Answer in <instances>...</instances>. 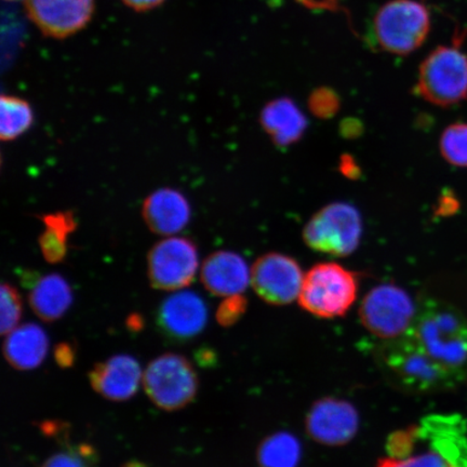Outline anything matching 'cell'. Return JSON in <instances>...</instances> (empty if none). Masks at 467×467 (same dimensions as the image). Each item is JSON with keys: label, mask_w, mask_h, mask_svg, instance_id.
I'll return each mask as SVG.
<instances>
[{"label": "cell", "mask_w": 467, "mask_h": 467, "mask_svg": "<svg viewBox=\"0 0 467 467\" xmlns=\"http://www.w3.org/2000/svg\"><path fill=\"white\" fill-rule=\"evenodd\" d=\"M430 358L462 381L467 372V320L457 308L435 300L420 306L408 330Z\"/></svg>", "instance_id": "obj_1"}, {"label": "cell", "mask_w": 467, "mask_h": 467, "mask_svg": "<svg viewBox=\"0 0 467 467\" xmlns=\"http://www.w3.org/2000/svg\"><path fill=\"white\" fill-rule=\"evenodd\" d=\"M358 294V278L337 263H319L303 280L299 305L319 318L344 317Z\"/></svg>", "instance_id": "obj_2"}, {"label": "cell", "mask_w": 467, "mask_h": 467, "mask_svg": "<svg viewBox=\"0 0 467 467\" xmlns=\"http://www.w3.org/2000/svg\"><path fill=\"white\" fill-rule=\"evenodd\" d=\"M417 91L426 102L440 108L467 100V55L458 45L437 47L424 58Z\"/></svg>", "instance_id": "obj_3"}, {"label": "cell", "mask_w": 467, "mask_h": 467, "mask_svg": "<svg viewBox=\"0 0 467 467\" xmlns=\"http://www.w3.org/2000/svg\"><path fill=\"white\" fill-rule=\"evenodd\" d=\"M373 29L383 50L408 56L428 38L431 16L425 5L417 0H390L379 9Z\"/></svg>", "instance_id": "obj_4"}, {"label": "cell", "mask_w": 467, "mask_h": 467, "mask_svg": "<svg viewBox=\"0 0 467 467\" xmlns=\"http://www.w3.org/2000/svg\"><path fill=\"white\" fill-rule=\"evenodd\" d=\"M382 358L397 381L414 392L447 389L460 382L431 359L408 331L389 341L383 350Z\"/></svg>", "instance_id": "obj_5"}, {"label": "cell", "mask_w": 467, "mask_h": 467, "mask_svg": "<svg viewBox=\"0 0 467 467\" xmlns=\"http://www.w3.org/2000/svg\"><path fill=\"white\" fill-rule=\"evenodd\" d=\"M363 221L358 210L346 202H335L319 210L303 230L307 246L318 253L347 256L358 249Z\"/></svg>", "instance_id": "obj_6"}, {"label": "cell", "mask_w": 467, "mask_h": 467, "mask_svg": "<svg viewBox=\"0 0 467 467\" xmlns=\"http://www.w3.org/2000/svg\"><path fill=\"white\" fill-rule=\"evenodd\" d=\"M142 381L150 400L166 411L179 410L191 404L198 389L194 367L177 354L161 355L151 361Z\"/></svg>", "instance_id": "obj_7"}, {"label": "cell", "mask_w": 467, "mask_h": 467, "mask_svg": "<svg viewBox=\"0 0 467 467\" xmlns=\"http://www.w3.org/2000/svg\"><path fill=\"white\" fill-rule=\"evenodd\" d=\"M416 314L410 296L394 285H379L368 292L359 308L365 328L389 341L410 329Z\"/></svg>", "instance_id": "obj_8"}, {"label": "cell", "mask_w": 467, "mask_h": 467, "mask_svg": "<svg viewBox=\"0 0 467 467\" xmlns=\"http://www.w3.org/2000/svg\"><path fill=\"white\" fill-rule=\"evenodd\" d=\"M195 244L184 237L169 236L154 244L148 255L151 287L179 291L192 283L198 271Z\"/></svg>", "instance_id": "obj_9"}, {"label": "cell", "mask_w": 467, "mask_h": 467, "mask_svg": "<svg viewBox=\"0 0 467 467\" xmlns=\"http://www.w3.org/2000/svg\"><path fill=\"white\" fill-rule=\"evenodd\" d=\"M303 280L299 263L282 254L262 255L251 268V285L273 306H287L299 299Z\"/></svg>", "instance_id": "obj_10"}, {"label": "cell", "mask_w": 467, "mask_h": 467, "mask_svg": "<svg viewBox=\"0 0 467 467\" xmlns=\"http://www.w3.org/2000/svg\"><path fill=\"white\" fill-rule=\"evenodd\" d=\"M28 19L40 33L66 39L83 31L92 20L95 0H25Z\"/></svg>", "instance_id": "obj_11"}, {"label": "cell", "mask_w": 467, "mask_h": 467, "mask_svg": "<svg viewBox=\"0 0 467 467\" xmlns=\"http://www.w3.org/2000/svg\"><path fill=\"white\" fill-rule=\"evenodd\" d=\"M358 410L343 400H318L306 417L307 434L326 446L346 445L358 433Z\"/></svg>", "instance_id": "obj_12"}, {"label": "cell", "mask_w": 467, "mask_h": 467, "mask_svg": "<svg viewBox=\"0 0 467 467\" xmlns=\"http://www.w3.org/2000/svg\"><path fill=\"white\" fill-rule=\"evenodd\" d=\"M156 319L166 337L178 342L190 341L206 327L208 309L195 292L179 291L161 303Z\"/></svg>", "instance_id": "obj_13"}, {"label": "cell", "mask_w": 467, "mask_h": 467, "mask_svg": "<svg viewBox=\"0 0 467 467\" xmlns=\"http://www.w3.org/2000/svg\"><path fill=\"white\" fill-rule=\"evenodd\" d=\"M93 389L113 401L130 400L143 379L141 367L128 355H116L95 366L89 373Z\"/></svg>", "instance_id": "obj_14"}, {"label": "cell", "mask_w": 467, "mask_h": 467, "mask_svg": "<svg viewBox=\"0 0 467 467\" xmlns=\"http://www.w3.org/2000/svg\"><path fill=\"white\" fill-rule=\"evenodd\" d=\"M201 279L210 294L217 296L242 295L251 282V271L241 255L217 251L202 263Z\"/></svg>", "instance_id": "obj_15"}, {"label": "cell", "mask_w": 467, "mask_h": 467, "mask_svg": "<svg viewBox=\"0 0 467 467\" xmlns=\"http://www.w3.org/2000/svg\"><path fill=\"white\" fill-rule=\"evenodd\" d=\"M142 217L150 232L161 236H173L189 224L191 206L182 192L161 189L151 192L144 201Z\"/></svg>", "instance_id": "obj_16"}, {"label": "cell", "mask_w": 467, "mask_h": 467, "mask_svg": "<svg viewBox=\"0 0 467 467\" xmlns=\"http://www.w3.org/2000/svg\"><path fill=\"white\" fill-rule=\"evenodd\" d=\"M260 121L263 130L279 148L299 141L307 127L306 117L289 98L267 103L262 109Z\"/></svg>", "instance_id": "obj_17"}, {"label": "cell", "mask_w": 467, "mask_h": 467, "mask_svg": "<svg viewBox=\"0 0 467 467\" xmlns=\"http://www.w3.org/2000/svg\"><path fill=\"white\" fill-rule=\"evenodd\" d=\"M49 340L42 327L26 324L9 332L4 342V355L17 370H32L43 363Z\"/></svg>", "instance_id": "obj_18"}, {"label": "cell", "mask_w": 467, "mask_h": 467, "mask_svg": "<svg viewBox=\"0 0 467 467\" xmlns=\"http://www.w3.org/2000/svg\"><path fill=\"white\" fill-rule=\"evenodd\" d=\"M33 312L44 321H56L64 317L73 302L71 285L58 274L38 278L28 296Z\"/></svg>", "instance_id": "obj_19"}, {"label": "cell", "mask_w": 467, "mask_h": 467, "mask_svg": "<svg viewBox=\"0 0 467 467\" xmlns=\"http://www.w3.org/2000/svg\"><path fill=\"white\" fill-rule=\"evenodd\" d=\"M39 218L45 226L42 235L38 238L40 251L47 262L57 265L66 259L68 237L78 229L75 214L71 210H67L46 213Z\"/></svg>", "instance_id": "obj_20"}, {"label": "cell", "mask_w": 467, "mask_h": 467, "mask_svg": "<svg viewBox=\"0 0 467 467\" xmlns=\"http://www.w3.org/2000/svg\"><path fill=\"white\" fill-rule=\"evenodd\" d=\"M302 457L299 441L290 433H276L267 437L260 445V467H296Z\"/></svg>", "instance_id": "obj_21"}, {"label": "cell", "mask_w": 467, "mask_h": 467, "mask_svg": "<svg viewBox=\"0 0 467 467\" xmlns=\"http://www.w3.org/2000/svg\"><path fill=\"white\" fill-rule=\"evenodd\" d=\"M34 122V112L25 99L2 96L0 100V138L3 141L14 140L25 134Z\"/></svg>", "instance_id": "obj_22"}, {"label": "cell", "mask_w": 467, "mask_h": 467, "mask_svg": "<svg viewBox=\"0 0 467 467\" xmlns=\"http://www.w3.org/2000/svg\"><path fill=\"white\" fill-rule=\"evenodd\" d=\"M443 159L455 167L467 168V124L455 122L446 128L441 138Z\"/></svg>", "instance_id": "obj_23"}, {"label": "cell", "mask_w": 467, "mask_h": 467, "mask_svg": "<svg viewBox=\"0 0 467 467\" xmlns=\"http://www.w3.org/2000/svg\"><path fill=\"white\" fill-rule=\"evenodd\" d=\"M22 299L13 285L4 283L0 291V331L8 335L16 328L22 317Z\"/></svg>", "instance_id": "obj_24"}, {"label": "cell", "mask_w": 467, "mask_h": 467, "mask_svg": "<svg viewBox=\"0 0 467 467\" xmlns=\"http://www.w3.org/2000/svg\"><path fill=\"white\" fill-rule=\"evenodd\" d=\"M377 467H452L451 462L431 448V451L417 455L399 459L389 457L379 461Z\"/></svg>", "instance_id": "obj_25"}, {"label": "cell", "mask_w": 467, "mask_h": 467, "mask_svg": "<svg viewBox=\"0 0 467 467\" xmlns=\"http://www.w3.org/2000/svg\"><path fill=\"white\" fill-rule=\"evenodd\" d=\"M96 459V451L90 446L80 445L67 452L52 455L43 467H90Z\"/></svg>", "instance_id": "obj_26"}, {"label": "cell", "mask_w": 467, "mask_h": 467, "mask_svg": "<svg viewBox=\"0 0 467 467\" xmlns=\"http://www.w3.org/2000/svg\"><path fill=\"white\" fill-rule=\"evenodd\" d=\"M308 107L318 119H331L340 109V99L330 88H318L309 97Z\"/></svg>", "instance_id": "obj_27"}, {"label": "cell", "mask_w": 467, "mask_h": 467, "mask_svg": "<svg viewBox=\"0 0 467 467\" xmlns=\"http://www.w3.org/2000/svg\"><path fill=\"white\" fill-rule=\"evenodd\" d=\"M419 437V428H410L400 431H397V433L390 435L388 442V449L390 457L402 459L411 455L414 447H416Z\"/></svg>", "instance_id": "obj_28"}, {"label": "cell", "mask_w": 467, "mask_h": 467, "mask_svg": "<svg viewBox=\"0 0 467 467\" xmlns=\"http://www.w3.org/2000/svg\"><path fill=\"white\" fill-rule=\"evenodd\" d=\"M247 301L242 295L227 296L219 306L217 319L222 326H232L246 311Z\"/></svg>", "instance_id": "obj_29"}, {"label": "cell", "mask_w": 467, "mask_h": 467, "mask_svg": "<svg viewBox=\"0 0 467 467\" xmlns=\"http://www.w3.org/2000/svg\"><path fill=\"white\" fill-rule=\"evenodd\" d=\"M128 8H130L136 13H149L150 10L161 7L166 0H121Z\"/></svg>", "instance_id": "obj_30"}, {"label": "cell", "mask_w": 467, "mask_h": 467, "mask_svg": "<svg viewBox=\"0 0 467 467\" xmlns=\"http://www.w3.org/2000/svg\"><path fill=\"white\" fill-rule=\"evenodd\" d=\"M55 358L58 366L68 368L74 364L75 352L69 344L62 343L55 350Z\"/></svg>", "instance_id": "obj_31"}, {"label": "cell", "mask_w": 467, "mask_h": 467, "mask_svg": "<svg viewBox=\"0 0 467 467\" xmlns=\"http://www.w3.org/2000/svg\"><path fill=\"white\" fill-rule=\"evenodd\" d=\"M341 172L350 179H358L360 175L359 167L350 156H343L340 165Z\"/></svg>", "instance_id": "obj_32"}, {"label": "cell", "mask_w": 467, "mask_h": 467, "mask_svg": "<svg viewBox=\"0 0 467 467\" xmlns=\"http://www.w3.org/2000/svg\"><path fill=\"white\" fill-rule=\"evenodd\" d=\"M459 207V203L454 197H451V194L443 195L441 200L440 201V204H438V209H440L441 214H451L454 212H457Z\"/></svg>", "instance_id": "obj_33"}, {"label": "cell", "mask_w": 467, "mask_h": 467, "mask_svg": "<svg viewBox=\"0 0 467 467\" xmlns=\"http://www.w3.org/2000/svg\"><path fill=\"white\" fill-rule=\"evenodd\" d=\"M198 365L202 367H209L215 363V355L212 349L202 348L198 349L195 355Z\"/></svg>", "instance_id": "obj_34"}, {"label": "cell", "mask_w": 467, "mask_h": 467, "mask_svg": "<svg viewBox=\"0 0 467 467\" xmlns=\"http://www.w3.org/2000/svg\"><path fill=\"white\" fill-rule=\"evenodd\" d=\"M360 130L359 122L355 120H348L347 122H344L342 127V131L346 133L347 137H349L350 134H352V136H356V133L360 131Z\"/></svg>", "instance_id": "obj_35"}, {"label": "cell", "mask_w": 467, "mask_h": 467, "mask_svg": "<svg viewBox=\"0 0 467 467\" xmlns=\"http://www.w3.org/2000/svg\"><path fill=\"white\" fill-rule=\"evenodd\" d=\"M142 318L139 315H132L130 319V328L133 330L141 329Z\"/></svg>", "instance_id": "obj_36"}, {"label": "cell", "mask_w": 467, "mask_h": 467, "mask_svg": "<svg viewBox=\"0 0 467 467\" xmlns=\"http://www.w3.org/2000/svg\"><path fill=\"white\" fill-rule=\"evenodd\" d=\"M122 467H149V466L142 462H138V461H131V462H128Z\"/></svg>", "instance_id": "obj_37"}, {"label": "cell", "mask_w": 467, "mask_h": 467, "mask_svg": "<svg viewBox=\"0 0 467 467\" xmlns=\"http://www.w3.org/2000/svg\"><path fill=\"white\" fill-rule=\"evenodd\" d=\"M5 2H20V0H5Z\"/></svg>", "instance_id": "obj_38"}]
</instances>
